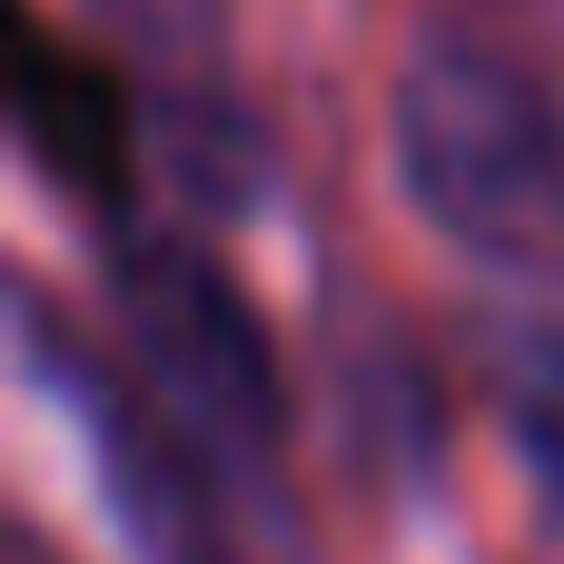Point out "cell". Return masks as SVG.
Segmentation results:
<instances>
[{
    "label": "cell",
    "mask_w": 564,
    "mask_h": 564,
    "mask_svg": "<svg viewBox=\"0 0 564 564\" xmlns=\"http://www.w3.org/2000/svg\"><path fill=\"white\" fill-rule=\"evenodd\" d=\"M109 297H119L129 387L169 426V446L198 466L238 545L288 535V387L228 268L188 238H119Z\"/></svg>",
    "instance_id": "cell-1"
},
{
    "label": "cell",
    "mask_w": 564,
    "mask_h": 564,
    "mask_svg": "<svg viewBox=\"0 0 564 564\" xmlns=\"http://www.w3.org/2000/svg\"><path fill=\"white\" fill-rule=\"evenodd\" d=\"M397 178L416 218L496 268L564 258V109L555 89L486 30H416L387 99Z\"/></svg>",
    "instance_id": "cell-2"
},
{
    "label": "cell",
    "mask_w": 564,
    "mask_h": 564,
    "mask_svg": "<svg viewBox=\"0 0 564 564\" xmlns=\"http://www.w3.org/2000/svg\"><path fill=\"white\" fill-rule=\"evenodd\" d=\"M20 367L59 397L69 436L89 446L99 506H109V525L129 535L139 564H248L238 525L218 516V496L198 486V466L169 446V426L149 416V397L129 387L119 357H89V347L30 297V307H20Z\"/></svg>",
    "instance_id": "cell-3"
},
{
    "label": "cell",
    "mask_w": 564,
    "mask_h": 564,
    "mask_svg": "<svg viewBox=\"0 0 564 564\" xmlns=\"http://www.w3.org/2000/svg\"><path fill=\"white\" fill-rule=\"evenodd\" d=\"M89 30L129 59V89L149 109L159 178L198 218H238L258 198V129L228 89V0H79Z\"/></svg>",
    "instance_id": "cell-4"
},
{
    "label": "cell",
    "mask_w": 564,
    "mask_h": 564,
    "mask_svg": "<svg viewBox=\"0 0 564 564\" xmlns=\"http://www.w3.org/2000/svg\"><path fill=\"white\" fill-rule=\"evenodd\" d=\"M20 119H30V139L59 159V178H79L89 198H109V178H119V159H129V89H109L99 69L59 59V50L30 30V40H20Z\"/></svg>",
    "instance_id": "cell-5"
},
{
    "label": "cell",
    "mask_w": 564,
    "mask_h": 564,
    "mask_svg": "<svg viewBox=\"0 0 564 564\" xmlns=\"http://www.w3.org/2000/svg\"><path fill=\"white\" fill-rule=\"evenodd\" d=\"M496 397H506V426L545 486V516L564 535V327H516L506 357H496Z\"/></svg>",
    "instance_id": "cell-6"
}]
</instances>
